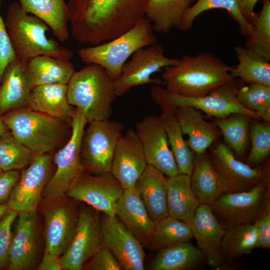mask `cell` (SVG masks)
Returning <instances> with one entry per match:
<instances>
[{
    "instance_id": "obj_19",
    "label": "cell",
    "mask_w": 270,
    "mask_h": 270,
    "mask_svg": "<svg viewBox=\"0 0 270 270\" xmlns=\"http://www.w3.org/2000/svg\"><path fill=\"white\" fill-rule=\"evenodd\" d=\"M188 224L208 264L212 268L220 269L225 261L221 246L226 230L214 216L210 206L200 204Z\"/></svg>"
},
{
    "instance_id": "obj_1",
    "label": "cell",
    "mask_w": 270,
    "mask_h": 270,
    "mask_svg": "<svg viewBox=\"0 0 270 270\" xmlns=\"http://www.w3.org/2000/svg\"><path fill=\"white\" fill-rule=\"evenodd\" d=\"M148 0H69L71 35L96 46L131 29L145 17Z\"/></svg>"
},
{
    "instance_id": "obj_13",
    "label": "cell",
    "mask_w": 270,
    "mask_h": 270,
    "mask_svg": "<svg viewBox=\"0 0 270 270\" xmlns=\"http://www.w3.org/2000/svg\"><path fill=\"white\" fill-rule=\"evenodd\" d=\"M210 157L224 193L248 190L269 178L268 172L238 160L222 142L216 146Z\"/></svg>"
},
{
    "instance_id": "obj_45",
    "label": "cell",
    "mask_w": 270,
    "mask_h": 270,
    "mask_svg": "<svg viewBox=\"0 0 270 270\" xmlns=\"http://www.w3.org/2000/svg\"><path fill=\"white\" fill-rule=\"evenodd\" d=\"M258 234L256 248H270V202L254 222Z\"/></svg>"
},
{
    "instance_id": "obj_24",
    "label": "cell",
    "mask_w": 270,
    "mask_h": 270,
    "mask_svg": "<svg viewBox=\"0 0 270 270\" xmlns=\"http://www.w3.org/2000/svg\"><path fill=\"white\" fill-rule=\"evenodd\" d=\"M182 129L186 134L190 148L196 154H201L220 137L221 133L215 124L204 119L201 111L190 106H180L173 112Z\"/></svg>"
},
{
    "instance_id": "obj_4",
    "label": "cell",
    "mask_w": 270,
    "mask_h": 270,
    "mask_svg": "<svg viewBox=\"0 0 270 270\" xmlns=\"http://www.w3.org/2000/svg\"><path fill=\"white\" fill-rule=\"evenodd\" d=\"M68 104L80 110L88 122L109 119L116 99L114 80L93 63L75 71L67 84Z\"/></svg>"
},
{
    "instance_id": "obj_17",
    "label": "cell",
    "mask_w": 270,
    "mask_h": 270,
    "mask_svg": "<svg viewBox=\"0 0 270 270\" xmlns=\"http://www.w3.org/2000/svg\"><path fill=\"white\" fill-rule=\"evenodd\" d=\"M102 238L123 270H144L146 256L143 246L116 216H101Z\"/></svg>"
},
{
    "instance_id": "obj_11",
    "label": "cell",
    "mask_w": 270,
    "mask_h": 270,
    "mask_svg": "<svg viewBox=\"0 0 270 270\" xmlns=\"http://www.w3.org/2000/svg\"><path fill=\"white\" fill-rule=\"evenodd\" d=\"M131 56L123 65L120 76L114 81L116 96H123L131 88L138 86L164 84L161 78H152L151 76L180 62V59L166 56L163 48L157 44L139 49Z\"/></svg>"
},
{
    "instance_id": "obj_27",
    "label": "cell",
    "mask_w": 270,
    "mask_h": 270,
    "mask_svg": "<svg viewBox=\"0 0 270 270\" xmlns=\"http://www.w3.org/2000/svg\"><path fill=\"white\" fill-rule=\"evenodd\" d=\"M74 72V66L70 60L40 55L28 62L26 75L32 90L40 85L67 84Z\"/></svg>"
},
{
    "instance_id": "obj_35",
    "label": "cell",
    "mask_w": 270,
    "mask_h": 270,
    "mask_svg": "<svg viewBox=\"0 0 270 270\" xmlns=\"http://www.w3.org/2000/svg\"><path fill=\"white\" fill-rule=\"evenodd\" d=\"M214 8L226 10L238 24L240 33L248 36L252 30L251 23L241 14L236 0H197L184 14L178 29L188 31L192 26L194 20L202 13Z\"/></svg>"
},
{
    "instance_id": "obj_34",
    "label": "cell",
    "mask_w": 270,
    "mask_h": 270,
    "mask_svg": "<svg viewBox=\"0 0 270 270\" xmlns=\"http://www.w3.org/2000/svg\"><path fill=\"white\" fill-rule=\"evenodd\" d=\"M170 146L179 172L190 176L194 153L184 138L180 126L173 113L162 112L159 116Z\"/></svg>"
},
{
    "instance_id": "obj_32",
    "label": "cell",
    "mask_w": 270,
    "mask_h": 270,
    "mask_svg": "<svg viewBox=\"0 0 270 270\" xmlns=\"http://www.w3.org/2000/svg\"><path fill=\"white\" fill-rule=\"evenodd\" d=\"M158 252L150 264L152 270H192L206 260L200 250L188 242Z\"/></svg>"
},
{
    "instance_id": "obj_41",
    "label": "cell",
    "mask_w": 270,
    "mask_h": 270,
    "mask_svg": "<svg viewBox=\"0 0 270 270\" xmlns=\"http://www.w3.org/2000/svg\"><path fill=\"white\" fill-rule=\"evenodd\" d=\"M237 98L244 107L256 112L260 119L270 120V86L250 83L240 86Z\"/></svg>"
},
{
    "instance_id": "obj_38",
    "label": "cell",
    "mask_w": 270,
    "mask_h": 270,
    "mask_svg": "<svg viewBox=\"0 0 270 270\" xmlns=\"http://www.w3.org/2000/svg\"><path fill=\"white\" fill-rule=\"evenodd\" d=\"M258 234L254 224H242L226 230L221 250L224 260H232L251 253L256 248Z\"/></svg>"
},
{
    "instance_id": "obj_36",
    "label": "cell",
    "mask_w": 270,
    "mask_h": 270,
    "mask_svg": "<svg viewBox=\"0 0 270 270\" xmlns=\"http://www.w3.org/2000/svg\"><path fill=\"white\" fill-rule=\"evenodd\" d=\"M251 118L246 114L234 113L214 120L226 145L238 156H242L246 150Z\"/></svg>"
},
{
    "instance_id": "obj_46",
    "label": "cell",
    "mask_w": 270,
    "mask_h": 270,
    "mask_svg": "<svg viewBox=\"0 0 270 270\" xmlns=\"http://www.w3.org/2000/svg\"><path fill=\"white\" fill-rule=\"evenodd\" d=\"M20 176L18 170L2 171L0 173V204L7 202Z\"/></svg>"
},
{
    "instance_id": "obj_44",
    "label": "cell",
    "mask_w": 270,
    "mask_h": 270,
    "mask_svg": "<svg viewBox=\"0 0 270 270\" xmlns=\"http://www.w3.org/2000/svg\"><path fill=\"white\" fill-rule=\"evenodd\" d=\"M90 258L91 260L88 266V270H123L116 258L102 242L98 249Z\"/></svg>"
},
{
    "instance_id": "obj_48",
    "label": "cell",
    "mask_w": 270,
    "mask_h": 270,
    "mask_svg": "<svg viewBox=\"0 0 270 270\" xmlns=\"http://www.w3.org/2000/svg\"><path fill=\"white\" fill-rule=\"evenodd\" d=\"M259 0H236L238 8L244 18L250 23L256 15L254 7Z\"/></svg>"
},
{
    "instance_id": "obj_23",
    "label": "cell",
    "mask_w": 270,
    "mask_h": 270,
    "mask_svg": "<svg viewBox=\"0 0 270 270\" xmlns=\"http://www.w3.org/2000/svg\"><path fill=\"white\" fill-rule=\"evenodd\" d=\"M28 62L16 57L6 67L0 82V116L28 107L32 91L26 75Z\"/></svg>"
},
{
    "instance_id": "obj_26",
    "label": "cell",
    "mask_w": 270,
    "mask_h": 270,
    "mask_svg": "<svg viewBox=\"0 0 270 270\" xmlns=\"http://www.w3.org/2000/svg\"><path fill=\"white\" fill-rule=\"evenodd\" d=\"M66 92V84L36 86L32 90L28 108L71 124L74 108L68 102Z\"/></svg>"
},
{
    "instance_id": "obj_15",
    "label": "cell",
    "mask_w": 270,
    "mask_h": 270,
    "mask_svg": "<svg viewBox=\"0 0 270 270\" xmlns=\"http://www.w3.org/2000/svg\"><path fill=\"white\" fill-rule=\"evenodd\" d=\"M124 190L111 173L92 174L84 172L65 194L104 214L114 216L116 203Z\"/></svg>"
},
{
    "instance_id": "obj_12",
    "label": "cell",
    "mask_w": 270,
    "mask_h": 270,
    "mask_svg": "<svg viewBox=\"0 0 270 270\" xmlns=\"http://www.w3.org/2000/svg\"><path fill=\"white\" fill-rule=\"evenodd\" d=\"M93 208H84L78 212L72 240L60 256L62 270H80L102 244L101 216Z\"/></svg>"
},
{
    "instance_id": "obj_2",
    "label": "cell",
    "mask_w": 270,
    "mask_h": 270,
    "mask_svg": "<svg viewBox=\"0 0 270 270\" xmlns=\"http://www.w3.org/2000/svg\"><path fill=\"white\" fill-rule=\"evenodd\" d=\"M231 68L214 54L202 52L184 56L178 64L164 68L161 79L170 92L200 96L232 81Z\"/></svg>"
},
{
    "instance_id": "obj_47",
    "label": "cell",
    "mask_w": 270,
    "mask_h": 270,
    "mask_svg": "<svg viewBox=\"0 0 270 270\" xmlns=\"http://www.w3.org/2000/svg\"><path fill=\"white\" fill-rule=\"evenodd\" d=\"M36 269L38 270H62L60 256L44 251L43 258Z\"/></svg>"
},
{
    "instance_id": "obj_8",
    "label": "cell",
    "mask_w": 270,
    "mask_h": 270,
    "mask_svg": "<svg viewBox=\"0 0 270 270\" xmlns=\"http://www.w3.org/2000/svg\"><path fill=\"white\" fill-rule=\"evenodd\" d=\"M88 122L82 112L75 108L71 122L70 137L65 145L54 155L56 170L42 192L46 200L58 198L84 172L80 150L83 134Z\"/></svg>"
},
{
    "instance_id": "obj_20",
    "label": "cell",
    "mask_w": 270,
    "mask_h": 270,
    "mask_svg": "<svg viewBox=\"0 0 270 270\" xmlns=\"http://www.w3.org/2000/svg\"><path fill=\"white\" fill-rule=\"evenodd\" d=\"M78 212L64 203L47 206L44 210L45 251L60 256L64 252L74 236Z\"/></svg>"
},
{
    "instance_id": "obj_49",
    "label": "cell",
    "mask_w": 270,
    "mask_h": 270,
    "mask_svg": "<svg viewBox=\"0 0 270 270\" xmlns=\"http://www.w3.org/2000/svg\"><path fill=\"white\" fill-rule=\"evenodd\" d=\"M8 132L9 130L4 122L2 116H0V136Z\"/></svg>"
},
{
    "instance_id": "obj_6",
    "label": "cell",
    "mask_w": 270,
    "mask_h": 270,
    "mask_svg": "<svg viewBox=\"0 0 270 270\" xmlns=\"http://www.w3.org/2000/svg\"><path fill=\"white\" fill-rule=\"evenodd\" d=\"M240 86L235 78L209 94L200 96H188L170 92L160 85L151 88L150 95L162 112H172L180 106H190L204 112L208 116L223 118L232 114L242 113L253 119L261 120L258 114L246 109L237 98V91Z\"/></svg>"
},
{
    "instance_id": "obj_7",
    "label": "cell",
    "mask_w": 270,
    "mask_h": 270,
    "mask_svg": "<svg viewBox=\"0 0 270 270\" xmlns=\"http://www.w3.org/2000/svg\"><path fill=\"white\" fill-rule=\"evenodd\" d=\"M12 136L35 154L52 151L60 144L69 123L28 108L2 116Z\"/></svg>"
},
{
    "instance_id": "obj_9",
    "label": "cell",
    "mask_w": 270,
    "mask_h": 270,
    "mask_svg": "<svg viewBox=\"0 0 270 270\" xmlns=\"http://www.w3.org/2000/svg\"><path fill=\"white\" fill-rule=\"evenodd\" d=\"M82 138L80 156L84 172L92 174L110 173L118 143L124 126L109 119L88 122Z\"/></svg>"
},
{
    "instance_id": "obj_14",
    "label": "cell",
    "mask_w": 270,
    "mask_h": 270,
    "mask_svg": "<svg viewBox=\"0 0 270 270\" xmlns=\"http://www.w3.org/2000/svg\"><path fill=\"white\" fill-rule=\"evenodd\" d=\"M52 156L48 154H35L30 164L22 169L7 204L18 213L36 212L42 192L50 178Z\"/></svg>"
},
{
    "instance_id": "obj_33",
    "label": "cell",
    "mask_w": 270,
    "mask_h": 270,
    "mask_svg": "<svg viewBox=\"0 0 270 270\" xmlns=\"http://www.w3.org/2000/svg\"><path fill=\"white\" fill-rule=\"evenodd\" d=\"M234 50L238 62L231 68L232 78L270 86V61L246 46H235Z\"/></svg>"
},
{
    "instance_id": "obj_28",
    "label": "cell",
    "mask_w": 270,
    "mask_h": 270,
    "mask_svg": "<svg viewBox=\"0 0 270 270\" xmlns=\"http://www.w3.org/2000/svg\"><path fill=\"white\" fill-rule=\"evenodd\" d=\"M190 176L192 192L200 204L210 206L224 193L210 157L206 152L194 154Z\"/></svg>"
},
{
    "instance_id": "obj_10",
    "label": "cell",
    "mask_w": 270,
    "mask_h": 270,
    "mask_svg": "<svg viewBox=\"0 0 270 270\" xmlns=\"http://www.w3.org/2000/svg\"><path fill=\"white\" fill-rule=\"evenodd\" d=\"M270 190L268 178L248 190L223 194L210 206V208L226 230L253 224L270 202Z\"/></svg>"
},
{
    "instance_id": "obj_25",
    "label": "cell",
    "mask_w": 270,
    "mask_h": 270,
    "mask_svg": "<svg viewBox=\"0 0 270 270\" xmlns=\"http://www.w3.org/2000/svg\"><path fill=\"white\" fill-rule=\"evenodd\" d=\"M134 188L154 222L168 216L167 207L168 177L148 165Z\"/></svg>"
},
{
    "instance_id": "obj_22",
    "label": "cell",
    "mask_w": 270,
    "mask_h": 270,
    "mask_svg": "<svg viewBox=\"0 0 270 270\" xmlns=\"http://www.w3.org/2000/svg\"><path fill=\"white\" fill-rule=\"evenodd\" d=\"M115 214L143 247L148 248L155 222L150 216L135 188L124 190L116 203Z\"/></svg>"
},
{
    "instance_id": "obj_50",
    "label": "cell",
    "mask_w": 270,
    "mask_h": 270,
    "mask_svg": "<svg viewBox=\"0 0 270 270\" xmlns=\"http://www.w3.org/2000/svg\"><path fill=\"white\" fill-rule=\"evenodd\" d=\"M10 210H11L8 207L7 203L0 204V218Z\"/></svg>"
},
{
    "instance_id": "obj_39",
    "label": "cell",
    "mask_w": 270,
    "mask_h": 270,
    "mask_svg": "<svg viewBox=\"0 0 270 270\" xmlns=\"http://www.w3.org/2000/svg\"><path fill=\"white\" fill-rule=\"evenodd\" d=\"M35 154L9 132L0 136V168L18 170L28 166Z\"/></svg>"
},
{
    "instance_id": "obj_51",
    "label": "cell",
    "mask_w": 270,
    "mask_h": 270,
    "mask_svg": "<svg viewBox=\"0 0 270 270\" xmlns=\"http://www.w3.org/2000/svg\"><path fill=\"white\" fill-rule=\"evenodd\" d=\"M2 172V170H1V169L0 168V173Z\"/></svg>"
},
{
    "instance_id": "obj_29",
    "label": "cell",
    "mask_w": 270,
    "mask_h": 270,
    "mask_svg": "<svg viewBox=\"0 0 270 270\" xmlns=\"http://www.w3.org/2000/svg\"><path fill=\"white\" fill-rule=\"evenodd\" d=\"M26 12L42 20L61 42L69 38L70 13L64 0H18Z\"/></svg>"
},
{
    "instance_id": "obj_16",
    "label": "cell",
    "mask_w": 270,
    "mask_h": 270,
    "mask_svg": "<svg viewBox=\"0 0 270 270\" xmlns=\"http://www.w3.org/2000/svg\"><path fill=\"white\" fill-rule=\"evenodd\" d=\"M134 130L142 144L148 165L167 177L180 173L159 116H145L136 124Z\"/></svg>"
},
{
    "instance_id": "obj_3",
    "label": "cell",
    "mask_w": 270,
    "mask_h": 270,
    "mask_svg": "<svg viewBox=\"0 0 270 270\" xmlns=\"http://www.w3.org/2000/svg\"><path fill=\"white\" fill-rule=\"evenodd\" d=\"M6 30L16 57L26 62L34 58L46 55L70 60L73 52L48 38L49 27L38 17L22 10L18 2L9 5L4 21Z\"/></svg>"
},
{
    "instance_id": "obj_30",
    "label": "cell",
    "mask_w": 270,
    "mask_h": 270,
    "mask_svg": "<svg viewBox=\"0 0 270 270\" xmlns=\"http://www.w3.org/2000/svg\"><path fill=\"white\" fill-rule=\"evenodd\" d=\"M200 204L191 188L190 176L179 173L168 177V216L188 223Z\"/></svg>"
},
{
    "instance_id": "obj_21",
    "label": "cell",
    "mask_w": 270,
    "mask_h": 270,
    "mask_svg": "<svg viewBox=\"0 0 270 270\" xmlns=\"http://www.w3.org/2000/svg\"><path fill=\"white\" fill-rule=\"evenodd\" d=\"M18 216L10 247L8 269L30 270L35 264L37 250L36 212H20Z\"/></svg>"
},
{
    "instance_id": "obj_18",
    "label": "cell",
    "mask_w": 270,
    "mask_h": 270,
    "mask_svg": "<svg viewBox=\"0 0 270 270\" xmlns=\"http://www.w3.org/2000/svg\"><path fill=\"white\" fill-rule=\"evenodd\" d=\"M147 166L140 142L134 130L128 128L118 143L110 173L124 190L132 189Z\"/></svg>"
},
{
    "instance_id": "obj_43",
    "label": "cell",
    "mask_w": 270,
    "mask_h": 270,
    "mask_svg": "<svg viewBox=\"0 0 270 270\" xmlns=\"http://www.w3.org/2000/svg\"><path fill=\"white\" fill-rule=\"evenodd\" d=\"M18 216L16 212L11 210L0 218V270L8 268V266L12 226Z\"/></svg>"
},
{
    "instance_id": "obj_42",
    "label": "cell",
    "mask_w": 270,
    "mask_h": 270,
    "mask_svg": "<svg viewBox=\"0 0 270 270\" xmlns=\"http://www.w3.org/2000/svg\"><path fill=\"white\" fill-rule=\"evenodd\" d=\"M270 122H261L254 119L250 126L251 148L248 164H258L264 162L270 153Z\"/></svg>"
},
{
    "instance_id": "obj_31",
    "label": "cell",
    "mask_w": 270,
    "mask_h": 270,
    "mask_svg": "<svg viewBox=\"0 0 270 270\" xmlns=\"http://www.w3.org/2000/svg\"><path fill=\"white\" fill-rule=\"evenodd\" d=\"M194 0H148L145 17L154 32L168 34L178 28L182 18Z\"/></svg>"
},
{
    "instance_id": "obj_37",
    "label": "cell",
    "mask_w": 270,
    "mask_h": 270,
    "mask_svg": "<svg viewBox=\"0 0 270 270\" xmlns=\"http://www.w3.org/2000/svg\"><path fill=\"white\" fill-rule=\"evenodd\" d=\"M192 238V233L188 223L168 216L155 222L154 232L148 248L158 251L188 242Z\"/></svg>"
},
{
    "instance_id": "obj_40",
    "label": "cell",
    "mask_w": 270,
    "mask_h": 270,
    "mask_svg": "<svg viewBox=\"0 0 270 270\" xmlns=\"http://www.w3.org/2000/svg\"><path fill=\"white\" fill-rule=\"evenodd\" d=\"M250 23L252 30L246 46L270 61V0H264L260 12Z\"/></svg>"
},
{
    "instance_id": "obj_5",
    "label": "cell",
    "mask_w": 270,
    "mask_h": 270,
    "mask_svg": "<svg viewBox=\"0 0 270 270\" xmlns=\"http://www.w3.org/2000/svg\"><path fill=\"white\" fill-rule=\"evenodd\" d=\"M151 22L146 17L124 34L100 44L82 48L77 52L84 63L103 68L114 81L120 75L127 60L136 51L157 44Z\"/></svg>"
}]
</instances>
